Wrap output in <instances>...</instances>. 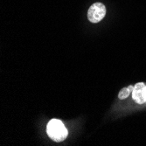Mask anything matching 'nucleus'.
<instances>
[{"label":"nucleus","instance_id":"obj_2","mask_svg":"<svg viewBox=\"0 0 146 146\" xmlns=\"http://www.w3.org/2000/svg\"><path fill=\"white\" fill-rule=\"evenodd\" d=\"M106 14V7L102 3L93 4L88 11V19L91 23L100 22Z\"/></svg>","mask_w":146,"mask_h":146},{"label":"nucleus","instance_id":"obj_1","mask_svg":"<svg viewBox=\"0 0 146 146\" xmlns=\"http://www.w3.org/2000/svg\"><path fill=\"white\" fill-rule=\"evenodd\" d=\"M46 132L48 137L54 142H62L67 138L68 135L67 128L58 119H52L47 123Z\"/></svg>","mask_w":146,"mask_h":146},{"label":"nucleus","instance_id":"obj_3","mask_svg":"<svg viewBox=\"0 0 146 146\" xmlns=\"http://www.w3.org/2000/svg\"><path fill=\"white\" fill-rule=\"evenodd\" d=\"M132 98L138 104L146 102V85L143 82H138L134 86L132 91Z\"/></svg>","mask_w":146,"mask_h":146},{"label":"nucleus","instance_id":"obj_4","mask_svg":"<svg viewBox=\"0 0 146 146\" xmlns=\"http://www.w3.org/2000/svg\"><path fill=\"white\" fill-rule=\"evenodd\" d=\"M133 88L134 87L133 86H129L127 88H123L121 89V91L119 92V94H118V98L119 99H121V100H123L125 98H127L130 93H132V91H133Z\"/></svg>","mask_w":146,"mask_h":146}]
</instances>
